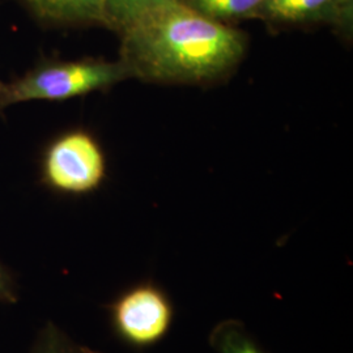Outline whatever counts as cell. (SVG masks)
Returning a JSON list of instances; mask_svg holds the SVG:
<instances>
[{"instance_id":"cell-1","label":"cell","mask_w":353,"mask_h":353,"mask_svg":"<svg viewBox=\"0 0 353 353\" xmlns=\"http://www.w3.org/2000/svg\"><path fill=\"white\" fill-rule=\"evenodd\" d=\"M119 61L131 79L161 84H205L242 62L246 36L185 4L165 3L119 33Z\"/></svg>"},{"instance_id":"cell-2","label":"cell","mask_w":353,"mask_h":353,"mask_svg":"<svg viewBox=\"0 0 353 353\" xmlns=\"http://www.w3.org/2000/svg\"><path fill=\"white\" fill-rule=\"evenodd\" d=\"M128 79L131 75L119 59L115 62L97 58L63 61L41 57L24 75L4 83L0 92V114L16 103L68 101L113 88Z\"/></svg>"},{"instance_id":"cell-3","label":"cell","mask_w":353,"mask_h":353,"mask_svg":"<svg viewBox=\"0 0 353 353\" xmlns=\"http://www.w3.org/2000/svg\"><path fill=\"white\" fill-rule=\"evenodd\" d=\"M106 173L108 164L101 144L81 128L55 137L41 156V183L57 194L71 196L92 194L101 188Z\"/></svg>"},{"instance_id":"cell-4","label":"cell","mask_w":353,"mask_h":353,"mask_svg":"<svg viewBox=\"0 0 353 353\" xmlns=\"http://www.w3.org/2000/svg\"><path fill=\"white\" fill-rule=\"evenodd\" d=\"M115 338L132 350H148L164 341L174 321V306L161 287L141 281L106 306Z\"/></svg>"},{"instance_id":"cell-5","label":"cell","mask_w":353,"mask_h":353,"mask_svg":"<svg viewBox=\"0 0 353 353\" xmlns=\"http://www.w3.org/2000/svg\"><path fill=\"white\" fill-rule=\"evenodd\" d=\"M276 24H327L348 34L353 0H265L259 17Z\"/></svg>"},{"instance_id":"cell-6","label":"cell","mask_w":353,"mask_h":353,"mask_svg":"<svg viewBox=\"0 0 353 353\" xmlns=\"http://www.w3.org/2000/svg\"><path fill=\"white\" fill-rule=\"evenodd\" d=\"M39 26L49 28L105 26L102 0H14Z\"/></svg>"},{"instance_id":"cell-7","label":"cell","mask_w":353,"mask_h":353,"mask_svg":"<svg viewBox=\"0 0 353 353\" xmlns=\"http://www.w3.org/2000/svg\"><path fill=\"white\" fill-rule=\"evenodd\" d=\"M195 11L220 23L230 24L258 19L265 0H182Z\"/></svg>"},{"instance_id":"cell-8","label":"cell","mask_w":353,"mask_h":353,"mask_svg":"<svg viewBox=\"0 0 353 353\" xmlns=\"http://www.w3.org/2000/svg\"><path fill=\"white\" fill-rule=\"evenodd\" d=\"M208 341L216 353H265L252 339L245 325L236 319L216 325Z\"/></svg>"},{"instance_id":"cell-9","label":"cell","mask_w":353,"mask_h":353,"mask_svg":"<svg viewBox=\"0 0 353 353\" xmlns=\"http://www.w3.org/2000/svg\"><path fill=\"white\" fill-rule=\"evenodd\" d=\"M174 0H102L106 28L118 34L143 14Z\"/></svg>"},{"instance_id":"cell-10","label":"cell","mask_w":353,"mask_h":353,"mask_svg":"<svg viewBox=\"0 0 353 353\" xmlns=\"http://www.w3.org/2000/svg\"><path fill=\"white\" fill-rule=\"evenodd\" d=\"M30 353H102L72 341L62 328L48 322L32 343Z\"/></svg>"},{"instance_id":"cell-11","label":"cell","mask_w":353,"mask_h":353,"mask_svg":"<svg viewBox=\"0 0 353 353\" xmlns=\"http://www.w3.org/2000/svg\"><path fill=\"white\" fill-rule=\"evenodd\" d=\"M19 303V284L12 271L0 261V303Z\"/></svg>"},{"instance_id":"cell-12","label":"cell","mask_w":353,"mask_h":353,"mask_svg":"<svg viewBox=\"0 0 353 353\" xmlns=\"http://www.w3.org/2000/svg\"><path fill=\"white\" fill-rule=\"evenodd\" d=\"M3 87H4V81H1V80H0V92H1Z\"/></svg>"}]
</instances>
